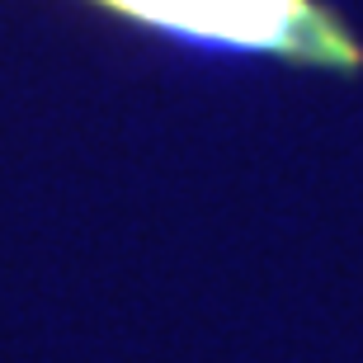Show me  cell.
I'll use <instances>...</instances> for the list:
<instances>
[{"mask_svg": "<svg viewBox=\"0 0 363 363\" xmlns=\"http://www.w3.org/2000/svg\"><path fill=\"white\" fill-rule=\"evenodd\" d=\"M99 5L184 38L269 52L316 71L350 76L363 67V48L354 43V33L316 0H99Z\"/></svg>", "mask_w": 363, "mask_h": 363, "instance_id": "1", "label": "cell"}]
</instances>
